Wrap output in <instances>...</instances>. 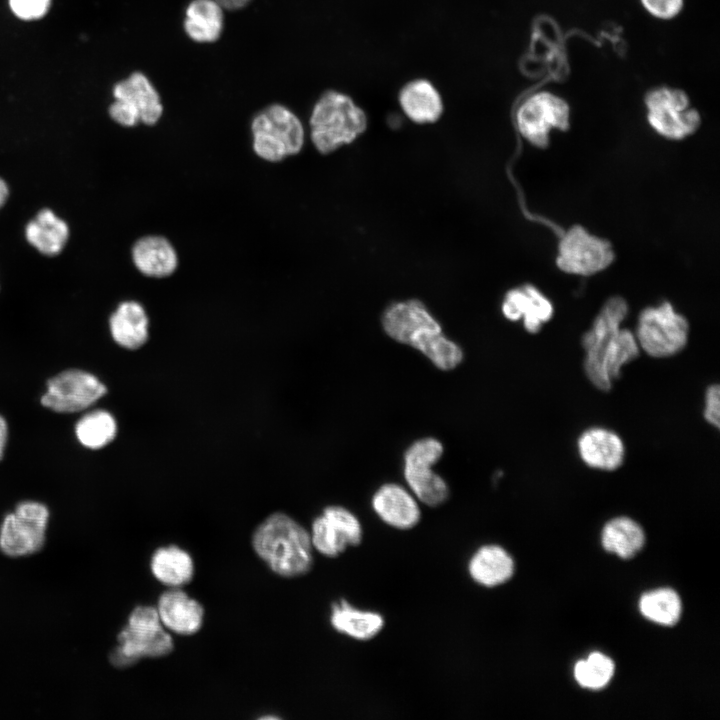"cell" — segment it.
Masks as SVG:
<instances>
[{
	"mask_svg": "<svg viewBox=\"0 0 720 720\" xmlns=\"http://www.w3.org/2000/svg\"><path fill=\"white\" fill-rule=\"evenodd\" d=\"M133 264L143 275L165 278L178 266V256L170 241L160 235H148L138 239L131 249Z\"/></svg>",
	"mask_w": 720,
	"mask_h": 720,
	"instance_id": "ffe728a7",
	"label": "cell"
},
{
	"mask_svg": "<svg viewBox=\"0 0 720 720\" xmlns=\"http://www.w3.org/2000/svg\"><path fill=\"white\" fill-rule=\"evenodd\" d=\"M614 260L611 244L575 225L561 238L556 258L564 272L589 276L605 270Z\"/></svg>",
	"mask_w": 720,
	"mask_h": 720,
	"instance_id": "4fadbf2b",
	"label": "cell"
},
{
	"mask_svg": "<svg viewBox=\"0 0 720 720\" xmlns=\"http://www.w3.org/2000/svg\"><path fill=\"white\" fill-rule=\"evenodd\" d=\"M639 608L647 619L668 626L678 622L682 610L678 594L667 588L644 594L640 599Z\"/></svg>",
	"mask_w": 720,
	"mask_h": 720,
	"instance_id": "f546056e",
	"label": "cell"
},
{
	"mask_svg": "<svg viewBox=\"0 0 720 720\" xmlns=\"http://www.w3.org/2000/svg\"><path fill=\"white\" fill-rule=\"evenodd\" d=\"M627 314L628 304L622 297L609 298L582 338L586 353L584 371L599 390L609 391L613 381L620 377L623 366L639 355L635 335L621 328Z\"/></svg>",
	"mask_w": 720,
	"mask_h": 720,
	"instance_id": "6da1fadb",
	"label": "cell"
},
{
	"mask_svg": "<svg viewBox=\"0 0 720 720\" xmlns=\"http://www.w3.org/2000/svg\"><path fill=\"white\" fill-rule=\"evenodd\" d=\"M330 623L341 634L369 641L382 631L385 620L378 612L359 609L346 599H340L331 606Z\"/></svg>",
	"mask_w": 720,
	"mask_h": 720,
	"instance_id": "484cf974",
	"label": "cell"
},
{
	"mask_svg": "<svg viewBox=\"0 0 720 720\" xmlns=\"http://www.w3.org/2000/svg\"><path fill=\"white\" fill-rule=\"evenodd\" d=\"M150 568L158 581L171 587L189 583L194 575L192 557L175 545L158 548L151 557Z\"/></svg>",
	"mask_w": 720,
	"mask_h": 720,
	"instance_id": "4316f807",
	"label": "cell"
},
{
	"mask_svg": "<svg viewBox=\"0 0 720 720\" xmlns=\"http://www.w3.org/2000/svg\"><path fill=\"white\" fill-rule=\"evenodd\" d=\"M24 235L29 245L37 252L53 257L59 255L67 245L70 228L68 223L53 210L43 208L27 222Z\"/></svg>",
	"mask_w": 720,
	"mask_h": 720,
	"instance_id": "44dd1931",
	"label": "cell"
},
{
	"mask_svg": "<svg viewBox=\"0 0 720 720\" xmlns=\"http://www.w3.org/2000/svg\"><path fill=\"white\" fill-rule=\"evenodd\" d=\"M225 10L215 0H191L185 8L183 29L199 44L214 43L224 31Z\"/></svg>",
	"mask_w": 720,
	"mask_h": 720,
	"instance_id": "603a6c76",
	"label": "cell"
},
{
	"mask_svg": "<svg viewBox=\"0 0 720 720\" xmlns=\"http://www.w3.org/2000/svg\"><path fill=\"white\" fill-rule=\"evenodd\" d=\"M687 319L668 302L645 308L639 315L636 339L649 356L666 358L684 349L688 341Z\"/></svg>",
	"mask_w": 720,
	"mask_h": 720,
	"instance_id": "52a82bcc",
	"label": "cell"
},
{
	"mask_svg": "<svg viewBox=\"0 0 720 720\" xmlns=\"http://www.w3.org/2000/svg\"><path fill=\"white\" fill-rule=\"evenodd\" d=\"M501 310L510 321L522 318L526 331L533 334L538 333L553 316L551 301L532 285L509 290L504 296Z\"/></svg>",
	"mask_w": 720,
	"mask_h": 720,
	"instance_id": "e0dca14e",
	"label": "cell"
},
{
	"mask_svg": "<svg viewBox=\"0 0 720 720\" xmlns=\"http://www.w3.org/2000/svg\"><path fill=\"white\" fill-rule=\"evenodd\" d=\"M418 502L411 492L396 483L383 484L371 499L375 514L385 524L398 530L412 529L420 522Z\"/></svg>",
	"mask_w": 720,
	"mask_h": 720,
	"instance_id": "2e32d148",
	"label": "cell"
},
{
	"mask_svg": "<svg viewBox=\"0 0 720 720\" xmlns=\"http://www.w3.org/2000/svg\"><path fill=\"white\" fill-rule=\"evenodd\" d=\"M645 541L642 528L632 519L618 517L609 521L602 531V545L621 558L633 557Z\"/></svg>",
	"mask_w": 720,
	"mask_h": 720,
	"instance_id": "83f0119b",
	"label": "cell"
},
{
	"mask_svg": "<svg viewBox=\"0 0 720 720\" xmlns=\"http://www.w3.org/2000/svg\"><path fill=\"white\" fill-rule=\"evenodd\" d=\"M467 569L475 583L491 588L504 584L512 577L514 561L501 546L483 545L470 557Z\"/></svg>",
	"mask_w": 720,
	"mask_h": 720,
	"instance_id": "d4e9b609",
	"label": "cell"
},
{
	"mask_svg": "<svg viewBox=\"0 0 720 720\" xmlns=\"http://www.w3.org/2000/svg\"><path fill=\"white\" fill-rule=\"evenodd\" d=\"M48 508L35 501L19 503L14 512L3 519L0 528V549L10 557H21L39 551L45 543Z\"/></svg>",
	"mask_w": 720,
	"mask_h": 720,
	"instance_id": "7c38bea8",
	"label": "cell"
},
{
	"mask_svg": "<svg viewBox=\"0 0 720 720\" xmlns=\"http://www.w3.org/2000/svg\"><path fill=\"white\" fill-rule=\"evenodd\" d=\"M647 119L661 136L681 140L693 134L701 124L697 110L690 107L688 95L677 88L659 87L645 97Z\"/></svg>",
	"mask_w": 720,
	"mask_h": 720,
	"instance_id": "8fae6325",
	"label": "cell"
},
{
	"mask_svg": "<svg viewBox=\"0 0 720 720\" xmlns=\"http://www.w3.org/2000/svg\"><path fill=\"white\" fill-rule=\"evenodd\" d=\"M570 109L560 96L549 91H538L525 98L515 113L518 131L534 146L545 148L553 129L567 130Z\"/></svg>",
	"mask_w": 720,
	"mask_h": 720,
	"instance_id": "30bf717a",
	"label": "cell"
},
{
	"mask_svg": "<svg viewBox=\"0 0 720 720\" xmlns=\"http://www.w3.org/2000/svg\"><path fill=\"white\" fill-rule=\"evenodd\" d=\"M720 390L718 384L710 385L705 393L704 418L712 426L719 428Z\"/></svg>",
	"mask_w": 720,
	"mask_h": 720,
	"instance_id": "836d02e7",
	"label": "cell"
},
{
	"mask_svg": "<svg viewBox=\"0 0 720 720\" xmlns=\"http://www.w3.org/2000/svg\"><path fill=\"white\" fill-rule=\"evenodd\" d=\"M442 443L432 437L413 442L404 454V478L416 499L429 507H438L449 498L446 481L433 471L442 457Z\"/></svg>",
	"mask_w": 720,
	"mask_h": 720,
	"instance_id": "9c48e42d",
	"label": "cell"
},
{
	"mask_svg": "<svg viewBox=\"0 0 720 720\" xmlns=\"http://www.w3.org/2000/svg\"><path fill=\"white\" fill-rule=\"evenodd\" d=\"M577 450L582 461L589 467L603 471H614L624 462L625 446L613 431L592 427L578 438Z\"/></svg>",
	"mask_w": 720,
	"mask_h": 720,
	"instance_id": "ac0fdd59",
	"label": "cell"
},
{
	"mask_svg": "<svg viewBox=\"0 0 720 720\" xmlns=\"http://www.w3.org/2000/svg\"><path fill=\"white\" fill-rule=\"evenodd\" d=\"M106 392L105 385L93 374L69 369L48 380L41 403L55 412L74 413L92 406Z\"/></svg>",
	"mask_w": 720,
	"mask_h": 720,
	"instance_id": "5bb4252c",
	"label": "cell"
},
{
	"mask_svg": "<svg viewBox=\"0 0 720 720\" xmlns=\"http://www.w3.org/2000/svg\"><path fill=\"white\" fill-rule=\"evenodd\" d=\"M157 611L163 626L170 631L191 635L199 631L204 609L195 599L179 589L165 591L158 600Z\"/></svg>",
	"mask_w": 720,
	"mask_h": 720,
	"instance_id": "d6986e66",
	"label": "cell"
},
{
	"mask_svg": "<svg viewBox=\"0 0 720 720\" xmlns=\"http://www.w3.org/2000/svg\"><path fill=\"white\" fill-rule=\"evenodd\" d=\"M640 2L653 17L668 20L681 12L684 0H640Z\"/></svg>",
	"mask_w": 720,
	"mask_h": 720,
	"instance_id": "d6a6232c",
	"label": "cell"
},
{
	"mask_svg": "<svg viewBox=\"0 0 720 720\" xmlns=\"http://www.w3.org/2000/svg\"><path fill=\"white\" fill-rule=\"evenodd\" d=\"M309 125L316 150L330 154L360 137L367 129L368 119L350 96L329 90L314 104Z\"/></svg>",
	"mask_w": 720,
	"mask_h": 720,
	"instance_id": "277c9868",
	"label": "cell"
},
{
	"mask_svg": "<svg viewBox=\"0 0 720 720\" xmlns=\"http://www.w3.org/2000/svg\"><path fill=\"white\" fill-rule=\"evenodd\" d=\"M8 440V426L3 416L0 415V461L3 458L4 450Z\"/></svg>",
	"mask_w": 720,
	"mask_h": 720,
	"instance_id": "d590c367",
	"label": "cell"
},
{
	"mask_svg": "<svg viewBox=\"0 0 720 720\" xmlns=\"http://www.w3.org/2000/svg\"><path fill=\"white\" fill-rule=\"evenodd\" d=\"M252 545L256 554L280 576L298 577L312 568L311 536L285 513L268 516L253 533Z\"/></svg>",
	"mask_w": 720,
	"mask_h": 720,
	"instance_id": "3957f363",
	"label": "cell"
},
{
	"mask_svg": "<svg viewBox=\"0 0 720 720\" xmlns=\"http://www.w3.org/2000/svg\"><path fill=\"white\" fill-rule=\"evenodd\" d=\"M109 329L119 346L135 350L142 347L149 337V318L139 302L127 300L111 314Z\"/></svg>",
	"mask_w": 720,
	"mask_h": 720,
	"instance_id": "7402d4cb",
	"label": "cell"
},
{
	"mask_svg": "<svg viewBox=\"0 0 720 720\" xmlns=\"http://www.w3.org/2000/svg\"><path fill=\"white\" fill-rule=\"evenodd\" d=\"M614 674V663L607 656L594 652L586 660L576 663L574 676L578 684L588 689L605 687Z\"/></svg>",
	"mask_w": 720,
	"mask_h": 720,
	"instance_id": "4dcf8cb0",
	"label": "cell"
},
{
	"mask_svg": "<svg viewBox=\"0 0 720 720\" xmlns=\"http://www.w3.org/2000/svg\"><path fill=\"white\" fill-rule=\"evenodd\" d=\"M75 433L83 446L100 449L114 440L117 434V423L109 412L94 410L85 414L77 422Z\"/></svg>",
	"mask_w": 720,
	"mask_h": 720,
	"instance_id": "f1b7e54d",
	"label": "cell"
},
{
	"mask_svg": "<svg viewBox=\"0 0 720 720\" xmlns=\"http://www.w3.org/2000/svg\"><path fill=\"white\" fill-rule=\"evenodd\" d=\"M310 536L313 548L326 557L335 558L348 547L361 544L363 528L350 510L329 505L314 519Z\"/></svg>",
	"mask_w": 720,
	"mask_h": 720,
	"instance_id": "9a60e30c",
	"label": "cell"
},
{
	"mask_svg": "<svg viewBox=\"0 0 720 720\" xmlns=\"http://www.w3.org/2000/svg\"><path fill=\"white\" fill-rule=\"evenodd\" d=\"M164 628L155 607L137 606L118 635L119 645L110 655L111 663L118 668H124L135 664L141 658L168 655L174 644Z\"/></svg>",
	"mask_w": 720,
	"mask_h": 720,
	"instance_id": "5b68a950",
	"label": "cell"
},
{
	"mask_svg": "<svg viewBox=\"0 0 720 720\" xmlns=\"http://www.w3.org/2000/svg\"><path fill=\"white\" fill-rule=\"evenodd\" d=\"M52 0H9L13 14L25 21L38 20L44 17L51 6Z\"/></svg>",
	"mask_w": 720,
	"mask_h": 720,
	"instance_id": "1f68e13d",
	"label": "cell"
},
{
	"mask_svg": "<svg viewBox=\"0 0 720 720\" xmlns=\"http://www.w3.org/2000/svg\"><path fill=\"white\" fill-rule=\"evenodd\" d=\"M399 104L406 117L416 124H431L443 113L442 98L426 79L408 82L399 93Z\"/></svg>",
	"mask_w": 720,
	"mask_h": 720,
	"instance_id": "cb8c5ba5",
	"label": "cell"
},
{
	"mask_svg": "<svg viewBox=\"0 0 720 720\" xmlns=\"http://www.w3.org/2000/svg\"><path fill=\"white\" fill-rule=\"evenodd\" d=\"M225 11H237L248 5L251 0H215Z\"/></svg>",
	"mask_w": 720,
	"mask_h": 720,
	"instance_id": "e575fe53",
	"label": "cell"
},
{
	"mask_svg": "<svg viewBox=\"0 0 720 720\" xmlns=\"http://www.w3.org/2000/svg\"><path fill=\"white\" fill-rule=\"evenodd\" d=\"M114 101L108 108L110 118L120 126L139 123L155 125L163 114L161 96L150 79L135 71L113 87Z\"/></svg>",
	"mask_w": 720,
	"mask_h": 720,
	"instance_id": "ba28073f",
	"label": "cell"
},
{
	"mask_svg": "<svg viewBox=\"0 0 720 720\" xmlns=\"http://www.w3.org/2000/svg\"><path fill=\"white\" fill-rule=\"evenodd\" d=\"M252 147L258 157L279 162L296 155L304 145V127L297 115L282 104H270L251 122Z\"/></svg>",
	"mask_w": 720,
	"mask_h": 720,
	"instance_id": "8992f818",
	"label": "cell"
},
{
	"mask_svg": "<svg viewBox=\"0 0 720 720\" xmlns=\"http://www.w3.org/2000/svg\"><path fill=\"white\" fill-rule=\"evenodd\" d=\"M10 190L7 182L0 177V209L6 204Z\"/></svg>",
	"mask_w": 720,
	"mask_h": 720,
	"instance_id": "8d00e7d4",
	"label": "cell"
},
{
	"mask_svg": "<svg viewBox=\"0 0 720 720\" xmlns=\"http://www.w3.org/2000/svg\"><path fill=\"white\" fill-rule=\"evenodd\" d=\"M381 322L390 338L417 349L440 370L455 369L463 360L461 347L445 336L441 324L417 299L392 303Z\"/></svg>",
	"mask_w": 720,
	"mask_h": 720,
	"instance_id": "7a4b0ae2",
	"label": "cell"
}]
</instances>
